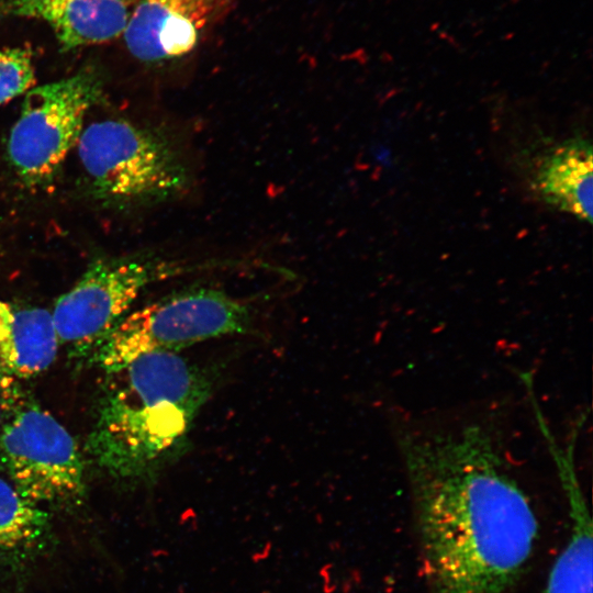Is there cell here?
I'll list each match as a JSON object with an SVG mask.
<instances>
[{
  "instance_id": "6da1fadb",
  "label": "cell",
  "mask_w": 593,
  "mask_h": 593,
  "mask_svg": "<svg viewBox=\"0 0 593 593\" xmlns=\"http://www.w3.org/2000/svg\"><path fill=\"white\" fill-rule=\"evenodd\" d=\"M430 593H507L538 538L530 500L480 423L398 426Z\"/></svg>"
},
{
  "instance_id": "7a4b0ae2",
  "label": "cell",
  "mask_w": 593,
  "mask_h": 593,
  "mask_svg": "<svg viewBox=\"0 0 593 593\" xmlns=\"http://www.w3.org/2000/svg\"><path fill=\"white\" fill-rule=\"evenodd\" d=\"M108 376L89 455L116 480L152 481L188 449L214 381L204 368L169 351L146 354Z\"/></svg>"
},
{
  "instance_id": "3957f363",
  "label": "cell",
  "mask_w": 593,
  "mask_h": 593,
  "mask_svg": "<svg viewBox=\"0 0 593 593\" xmlns=\"http://www.w3.org/2000/svg\"><path fill=\"white\" fill-rule=\"evenodd\" d=\"M253 320L250 306L225 291L189 288L125 315L92 356L111 373L146 354L179 353L208 339L247 334Z\"/></svg>"
},
{
  "instance_id": "277c9868",
  "label": "cell",
  "mask_w": 593,
  "mask_h": 593,
  "mask_svg": "<svg viewBox=\"0 0 593 593\" xmlns=\"http://www.w3.org/2000/svg\"><path fill=\"white\" fill-rule=\"evenodd\" d=\"M94 193L116 203L164 201L181 193L188 169L165 137L123 120L89 124L77 143Z\"/></svg>"
},
{
  "instance_id": "5b68a950",
  "label": "cell",
  "mask_w": 593,
  "mask_h": 593,
  "mask_svg": "<svg viewBox=\"0 0 593 593\" xmlns=\"http://www.w3.org/2000/svg\"><path fill=\"white\" fill-rule=\"evenodd\" d=\"M0 461L36 504L74 506L86 495L82 454L71 434L34 402H21L0 430Z\"/></svg>"
},
{
  "instance_id": "8992f818",
  "label": "cell",
  "mask_w": 593,
  "mask_h": 593,
  "mask_svg": "<svg viewBox=\"0 0 593 593\" xmlns=\"http://www.w3.org/2000/svg\"><path fill=\"white\" fill-rule=\"evenodd\" d=\"M101 94V81L90 70L27 91L8 139L9 160L25 184L38 187L53 179Z\"/></svg>"
},
{
  "instance_id": "52a82bcc",
  "label": "cell",
  "mask_w": 593,
  "mask_h": 593,
  "mask_svg": "<svg viewBox=\"0 0 593 593\" xmlns=\"http://www.w3.org/2000/svg\"><path fill=\"white\" fill-rule=\"evenodd\" d=\"M193 268L152 258L92 262L54 305L59 343L76 356L94 353L146 287Z\"/></svg>"
},
{
  "instance_id": "ba28073f",
  "label": "cell",
  "mask_w": 593,
  "mask_h": 593,
  "mask_svg": "<svg viewBox=\"0 0 593 593\" xmlns=\"http://www.w3.org/2000/svg\"><path fill=\"white\" fill-rule=\"evenodd\" d=\"M234 0H142L123 34L130 53L146 63L191 54Z\"/></svg>"
},
{
  "instance_id": "9c48e42d",
  "label": "cell",
  "mask_w": 593,
  "mask_h": 593,
  "mask_svg": "<svg viewBox=\"0 0 593 593\" xmlns=\"http://www.w3.org/2000/svg\"><path fill=\"white\" fill-rule=\"evenodd\" d=\"M2 12L45 22L60 46L72 49L123 35L131 0H0Z\"/></svg>"
},
{
  "instance_id": "30bf717a",
  "label": "cell",
  "mask_w": 593,
  "mask_h": 593,
  "mask_svg": "<svg viewBox=\"0 0 593 593\" xmlns=\"http://www.w3.org/2000/svg\"><path fill=\"white\" fill-rule=\"evenodd\" d=\"M59 338L52 311L0 301V370L27 379L55 361Z\"/></svg>"
},
{
  "instance_id": "8fae6325",
  "label": "cell",
  "mask_w": 593,
  "mask_h": 593,
  "mask_svg": "<svg viewBox=\"0 0 593 593\" xmlns=\"http://www.w3.org/2000/svg\"><path fill=\"white\" fill-rule=\"evenodd\" d=\"M53 544L49 513L0 478V566L23 577Z\"/></svg>"
},
{
  "instance_id": "7c38bea8",
  "label": "cell",
  "mask_w": 593,
  "mask_h": 593,
  "mask_svg": "<svg viewBox=\"0 0 593 593\" xmlns=\"http://www.w3.org/2000/svg\"><path fill=\"white\" fill-rule=\"evenodd\" d=\"M568 500L569 536L549 572L542 593H592V518L568 459H558Z\"/></svg>"
},
{
  "instance_id": "4fadbf2b",
  "label": "cell",
  "mask_w": 593,
  "mask_h": 593,
  "mask_svg": "<svg viewBox=\"0 0 593 593\" xmlns=\"http://www.w3.org/2000/svg\"><path fill=\"white\" fill-rule=\"evenodd\" d=\"M592 146L575 138L557 148L541 165L537 186L550 205L592 222Z\"/></svg>"
},
{
  "instance_id": "5bb4252c",
  "label": "cell",
  "mask_w": 593,
  "mask_h": 593,
  "mask_svg": "<svg viewBox=\"0 0 593 593\" xmlns=\"http://www.w3.org/2000/svg\"><path fill=\"white\" fill-rule=\"evenodd\" d=\"M34 82L30 49L16 47L0 51V104L31 90Z\"/></svg>"
},
{
  "instance_id": "9a60e30c",
  "label": "cell",
  "mask_w": 593,
  "mask_h": 593,
  "mask_svg": "<svg viewBox=\"0 0 593 593\" xmlns=\"http://www.w3.org/2000/svg\"><path fill=\"white\" fill-rule=\"evenodd\" d=\"M14 380V378L0 370V430L15 407L22 402Z\"/></svg>"
}]
</instances>
